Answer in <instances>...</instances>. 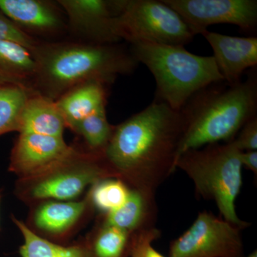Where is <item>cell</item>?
<instances>
[{
	"label": "cell",
	"instance_id": "6da1fadb",
	"mask_svg": "<svg viewBox=\"0 0 257 257\" xmlns=\"http://www.w3.org/2000/svg\"><path fill=\"white\" fill-rule=\"evenodd\" d=\"M185 128L182 110L154 100L115 126L102 157L114 178L132 189L156 194L177 170Z\"/></svg>",
	"mask_w": 257,
	"mask_h": 257
},
{
	"label": "cell",
	"instance_id": "7a4b0ae2",
	"mask_svg": "<svg viewBox=\"0 0 257 257\" xmlns=\"http://www.w3.org/2000/svg\"><path fill=\"white\" fill-rule=\"evenodd\" d=\"M30 52L36 64L34 91L54 101L83 83L110 86L139 64L117 44L40 40Z\"/></svg>",
	"mask_w": 257,
	"mask_h": 257
},
{
	"label": "cell",
	"instance_id": "3957f363",
	"mask_svg": "<svg viewBox=\"0 0 257 257\" xmlns=\"http://www.w3.org/2000/svg\"><path fill=\"white\" fill-rule=\"evenodd\" d=\"M182 111L185 128L177 160L189 150L233 141L243 125L257 116L256 72L233 85L221 82L208 86L194 94Z\"/></svg>",
	"mask_w": 257,
	"mask_h": 257
},
{
	"label": "cell",
	"instance_id": "277c9868",
	"mask_svg": "<svg viewBox=\"0 0 257 257\" xmlns=\"http://www.w3.org/2000/svg\"><path fill=\"white\" fill-rule=\"evenodd\" d=\"M130 52L155 77V101L180 111L199 91L224 82L212 56L191 53L182 45L155 43L131 45Z\"/></svg>",
	"mask_w": 257,
	"mask_h": 257
},
{
	"label": "cell",
	"instance_id": "5b68a950",
	"mask_svg": "<svg viewBox=\"0 0 257 257\" xmlns=\"http://www.w3.org/2000/svg\"><path fill=\"white\" fill-rule=\"evenodd\" d=\"M241 153L233 141L212 144L184 152L176 169L192 179L198 197L214 201L224 221L243 229L250 224L239 219L235 208L243 183Z\"/></svg>",
	"mask_w": 257,
	"mask_h": 257
},
{
	"label": "cell",
	"instance_id": "8992f818",
	"mask_svg": "<svg viewBox=\"0 0 257 257\" xmlns=\"http://www.w3.org/2000/svg\"><path fill=\"white\" fill-rule=\"evenodd\" d=\"M115 31L130 45L155 43L185 46L194 38L180 15L157 0H118Z\"/></svg>",
	"mask_w": 257,
	"mask_h": 257
},
{
	"label": "cell",
	"instance_id": "52a82bcc",
	"mask_svg": "<svg viewBox=\"0 0 257 257\" xmlns=\"http://www.w3.org/2000/svg\"><path fill=\"white\" fill-rule=\"evenodd\" d=\"M241 229L208 211L170 243L168 257H243Z\"/></svg>",
	"mask_w": 257,
	"mask_h": 257
},
{
	"label": "cell",
	"instance_id": "ba28073f",
	"mask_svg": "<svg viewBox=\"0 0 257 257\" xmlns=\"http://www.w3.org/2000/svg\"><path fill=\"white\" fill-rule=\"evenodd\" d=\"M175 10L192 32L202 35L217 24H230L253 33L257 26L256 0H163Z\"/></svg>",
	"mask_w": 257,
	"mask_h": 257
},
{
	"label": "cell",
	"instance_id": "9c48e42d",
	"mask_svg": "<svg viewBox=\"0 0 257 257\" xmlns=\"http://www.w3.org/2000/svg\"><path fill=\"white\" fill-rule=\"evenodd\" d=\"M64 138L35 134L19 135L12 150L9 170L22 178L38 179L82 155Z\"/></svg>",
	"mask_w": 257,
	"mask_h": 257
},
{
	"label": "cell",
	"instance_id": "30bf717a",
	"mask_svg": "<svg viewBox=\"0 0 257 257\" xmlns=\"http://www.w3.org/2000/svg\"><path fill=\"white\" fill-rule=\"evenodd\" d=\"M114 178L102 155L83 152L77 159L48 175L40 177L30 191L37 199L62 202L79 197L89 185L101 179Z\"/></svg>",
	"mask_w": 257,
	"mask_h": 257
},
{
	"label": "cell",
	"instance_id": "8fae6325",
	"mask_svg": "<svg viewBox=\"0 0 257 257\" xmlns=\"http://www.w3.org/2000/svg\"><path fill=\"white\" fill-rule=\"evenodd\" d=\"M67 18L68 34L75 41L117 44L115 20L118 0H57Z\"/></svg>",
	"mask_w": 257,
	"mask_h": 257
},
{
	"label": "cell",
	"instance_id": "7c38bea8",
	"mask_svg": "<svg viewBox=\"0 0 257 257\" xmlns=\"http://www.w3.org/2000/svg\"><path fill=\"white\" fill-rule=\"evenodd\" d=\"M0 10L29 36L56 41L68 33L67 18L57 1L0 0Z\"/></svg>",
	"mask_w": 257,
	"mask_h": 257
},
{
	"label": "cell",
	"instance_id": "4fadbf2b",
	"mask_svg": "<svg viewBox=\"0 0 257 257\" xmlns=\"http://www.w3.org/2000/svg\"><path fill=\"white\" fill-rule=\"evenodd\" d=\"M226 84H238L245 71L257 65V37L229 36L209 30L202 34Z\"/></svg>",
	"mask_w": 257,
	"mask_h": 257
},
{
	"label": "cell",
	"instance_id": "5bb4252c",
	"mask_svg": "<svg viewBox=\"0 0 257 257\" xmlns=\"http://www.w3.org/2000/svg\"><path fill=\"white\" fill-rule=\"evenodd\" d=\"M109 86L91 81L72 88L55 101L66 127L74 130L82 120L106 109Z\"/></svg>",
	"mask_w": 257,
	"mask_h": 257
},
{
	"label": "cell",
	"instance_id": "9a60e30c",
	"mask_svg": "<svg viewBox=\"0 0 257 257\" xmlns=\"http://www.w3.org/2000/svg\"><path fill=\"white\" fill-rule=\"evenodd\" d=\"M157 219L155 194L130 189L124 204L106 214L103 224L119 228L133 234L155 227Z\"/></svg>",
	"mask_w": 257,
	"mask_h": 257
},
{
	"label": "cell",
	"instance_id": "2e32d148",
	"mask_svg": "<svg viewBox=\"0 0 257 257\" xmlns=\"http://www.w3.org/2000/svg\"><path fill=\"white\" fill-rule=\"evenodd\" d=\"M66 124L55 101L37 92L29 96L20 116L19 134L64 138Z\"/></svg>",
	"mask_w": 257,
	"mask_h": 257
},
{
	"label": "cell",
	"instance_id": "e0dca14e",
	"mask_svg": "<svg viewBox=\"0 0 257 257\" xmlns=\"http://www.w3.org/2000/svg\"><path fill=\"white\" fill-rule=\"evenodd\" d=\"M35 72L36 64L28 48L0 40V85L21 86L34 91Z\"/></svg>",
	"mask_w": 257,
	"mask_h": 257
},
{
	"label": "cell",
	"instance_id": "ac0fdd59",
	"mask_svg": "<svg viewBox=\"0 0 257 257\" xmlns=\"http://www.w3.org/2000/svg\"><path fill=\"white\" fill-rule=\"evenodd\" d=\"M85 202H49L37 209L35 223L37 228L59 234L75 224L85 211Z\"/></svg>",
	"mask_w": 257,
	"mask_h": 257
},
{
	"label": "cell",
	"instance_id": "d6986e66",
	"mask_svg": "<svg viewBox=\"0 0 257 257\" xmlns=\"http://www.w3.org/2000/svg\"><path fill=\"white\" fill-rule=\"evenodd\" d=\"M13 220L23 236L21 257H90L86 243L68 246L57 244L35 234L23 221L15 217Z\"/></svg>",
	"mask_w": 257,
	"mask_h": 257
},
{
	"label": "cell",
	"instance_id": "ffe728a7",
	"mask_svg": "<svg viewBox=\"0 0 257 257\" xmlns=\"http://www.w3.org/2000/svg\"><path fill=\"white\" fill-rule=\"evenodd\" d=\"M132 234L102 224L98 234L86 243L90 257H130Z\"/></svg>",
	"mask_w": 257,
	"mask_h": 257
},
{
	"label": "cell",
	"instance_id": "44dd1931",
	"mask_svg": "<svg viewBox=\"0 0 257 257\" xmlns=\"http://www.w3.org/2000/svg\"><path fill=\"white\" fill-rule=\"evenodd\" d=\"M33 92L21 86L0 85V136L18 132L22 111Z\"/></svg>",
	"mask_w": 257,
	"mask_h": 257
},
{
	"label": "cell",
	"instance_id": "7402d4cb",
	"mask_svg": "<svg viewBox=\"0 0 257 257\" xmlns=\"http://www.w3.org/2000/svg\"><path fill=\"white\" fill-rule=\"evenodd\" d=\"M114 128L108 121L106 109H102L82 120L73 131L82 135L91 152L102 155Z\"/></svg>",
	"mask_w": 257,
	"mask_h": 257
},
{
	"label": "cell",
	"instance_id": "603a6c76",
	"mask_svg": "<svg viewBox=\"0 0 257 257\" xmlns=\"http://www.w3.org/2000/svg\"><path fill=\"white\" fill-rule=\"evenodd\" d=\"M92 187L91 200L93 205L105 214L122 205L130 192V187L124 182L116 178L101 179Z\"/></svg>",
	"mask_w": 257,
	"mask_h": 257
},
{
	"label": "cell",
	"instance_id": "cb8c5ba5",
	"mask_svg": "<svg viewBox=\"0 0 257 257\" xmlns=\"http://www.w3.org/2000/svg\"><path fill=\"white\" fill-rule=\"evenodd\" d=\"M160 236L161 231L156 227L133 233L130 257H165L152 246Z\"/></svg>",
	"mask_w": 257,
	"mask_h": 257
},
{
	"label": "cell",
	"instance_id": "d4e9b609",
	"mask_svg": "<svg viewBox=\"0 0 257 257\" xmlns=\"http://www.w3.org/2000/svg\"><path fill=\"white\" fill-rule=\"evenodd\" d=\"M0 40L16 42L31 51L40 40L29 36L20 30L0 10Z\"/></svg>",
	"mask_w": 257,
	"mask_h": 257
},
{
	"label": "cell",
	"instance_id": "484cf974",
	"mask_svg": "<svg viewBox=\"0 0 257 257\" xmlns=\"http://www.w3.org/2000/svg\"><path fill=\"white\" fill-rule=\"evenodd\" d=\"M233 142L241 152L256 150L257 116L243 125Z\"/></svg>",
	"mask_w": 257,
	"mask_h": 257
},
{
	"label": "cell",
	"instance_id": "4316f807",
	"mask_svg": "<svg viewBox=\"0 0 257 257\" xmlns=\"http://www.w3.org/2000/svg\"><path fill=\"white\" fill-rule=\"evenodd\" d=\"M241 165L245 168L253 172V175H257V151L241 152L240 155Z\"/></svg>",
	"mask_w": 257,
	"mask_h": 257
},
{
	"label": "cell",
	"instance_id": "83f0119b",
	"mask_svg": "<svg viewBox=\"0 0 257 257\" xmlns=\"http://www.w3.org/2000/svg\"><path fill=\"white\" fill-rule=\"evenodd\" d=\"M243 257H257V251L256 250H254L252 252L250 253L249 254L247 255V256H243Z\"/></svg>",
	"mask_w": 257,
	"mask_h": 257
},
{
	"label": "cell",
	"instance_id": "f1b7e54d",
	"mask_svg": "<svg viewBox=\"0 0 257 257\" xmlns=\"http://www.w3.org/2000/svg\"><path fill=\"white\" fill-rule=\"evenodd\" d=\"M0 200H1V194H0Z\"/></svg>",
	"mask_w": 257,
	"mask_h": 257
}]
</instances>
